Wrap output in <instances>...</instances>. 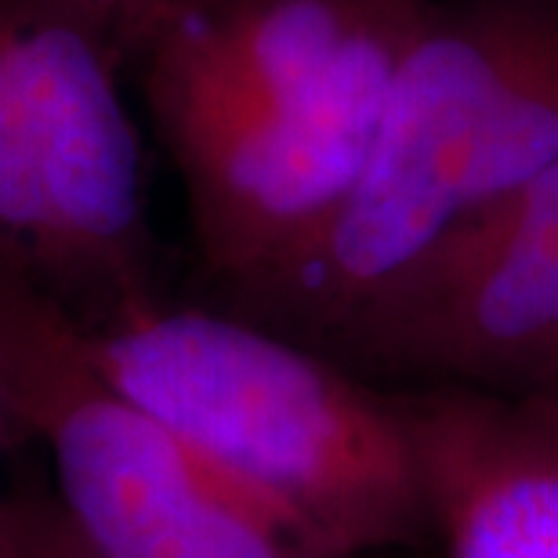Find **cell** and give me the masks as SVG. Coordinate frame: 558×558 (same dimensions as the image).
Returning <instances> with one entry per match:
<instances>
[{
    "label": "cell",
    "mask_w": 558,
    "mask_h": 558,
    "mask_svg": "<svg viewBox=\"0 0 558 558\" xmlns=\"http://www.w3.org/2000/svg\"><path fill=\"white\" fill-rule=\"evenodd\" d=\"M84 330L120 388L323 555L407 548L432 530L403 403L338 360L236 312L160 301Z\"/></svg>",
    "instance_id": "cell-3"
},
{
    "label": "cell",
    "mask_w": 558,
    "mask_h": 558,
    "mask_svg": "<svg viewBox=\"0 0 558 558\" xmlns=\"http://www.w3.org/2000/svg\"><path fill=\"white\" fill-rule=\"evenodd\" d=\"M0 558H102L40 486L0 500Z\"/></svg>",
    "instance_id": "cell-8"
},
{
    "label": "cell",
    "mask_w": 558,
    "mask_h": 558,
    "mask_svg": "<svg viewBox=\"0 0 558 558\" xmlns=\"http://www.w3.org/2000/svg\"><path fill=\"white\" fill-rule=\"evenodd\" d=\"M8 428H15V424H11V414H8V403H4V392H0V435H4ZM4 500V497H0Z\"/></svg>",
    "instance_id": "cell-11"
},
{
    "label": "cell",
    "mask_w": 558,
    "mask_h": 558,
    "mask_svg": "<svg viewBox=\"0 0 558 558\" xmlns=\"http://www.w3.org/2000/svg\"><path fill=\"white\" fill-rule=\"evenodd\" d=\"M0 392L48 450L54 497L102 558H330L120 388L84 323L0 269Z\"/></svg>",
    "instance_id": "cell-4"
},
{
    "label": "cell",
    "mask_w": 558,
    "mask_h": 558,
    "mask_svg": "<svg viewBox=\"0 0 558 558\" xmlns=\"http://www.w3.org/2000/svg\"><path fill=\"white\" fill-rule=\"evenodd\" d=\"M0 269L84 327L156 301L120 59L44 0H0Z\"/></svg>",
    "instance_id": "cell-5"
},
{
    "label": "cell",
    "mask_w": 558,
    "mask_h": 558,
    "mask_svg": "<svg viewBox=\"0 0 558 558\" xmlns=\"http://www.w3.org/2000/svg\"><path fill=\"white\" fill-rule=\"evenodd\" d=\"M494 392H558V319L551 323V330L522 355V363L515 366V374L508 377L505 388Z\"/></svg>",
    "instance_id": "cell-10"
},
{
    "label": "cell",
    "mask_w": 558,
    "mask_h": 558,
    "mask_svg": "<svg viewBox=\"0 0 558 558\" xmlns=\"http://www.w3.org/2000/svg\"><path fill=\"white\" fill-rule=\"evenodd\" d=\"M558 156V0L435 8L330 221L232 312L330 355L385 294Z\"/></svg>",
    "instance_id": "cell-2"
},
{
    "label": "cell",
    "mask_w": 558,
    "mask_h": 558,
    "mask_svg": "<svg viewBox=\"0 0 558 558\" xmlns=\"http://www.w3.org/2000/svg\"><path fill=\"white\" fill-rule=\"evenodd\" d=\"M558 319V156L385 294L330 360L505 388Z\"/></svg>",
    "instance_id": "cell-6"
},
{
    "label": "cell",
    "mask_w": 558,
    "mask_h": 558,
    "mask_svg": "<svg viewBox=\"0 0 558 558\" xmlns=\"http://www.w3.org/2000/svg\"><path fill=\"white\" fill-rule=\"evenodd\" d=\"M432 0H174L138 70L204 269L236 298L327 226Z\"/></svg>",
    "instance_id": "cell-1"
},
{
    "label": "cell",
    "mask_w": 558,
    "mask_h": 558,
    "mask_svg": "<svg viewBox=\"0 0 558 558\" xmlns=\"http://www.w3.org/2000/svg\"><path fill=\"white\" fill-rule=\"evenodd\" d=\"M442 558H558V392L399 396Z\"/></svg>",
    "instance_id": "cell-7"
},
{
    "label": "cell",
    "mask_w": 558,
    "mask_h": 558,
    "mask_svg": "<svg viewBox=\"0 0 558 558\" xmlns=\"http://www.w3.org/2000/svg\"><path fill=\"white\" fill-rule=\"evenodd\" d=\"M44 4L92 33L124 65L142 59L174 0H44Z\"/></svg>",
    "instance_id": "cell-9"
}]
</instances>
